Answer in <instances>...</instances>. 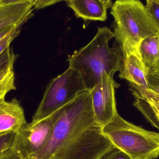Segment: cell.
I'll list each match as a JSON object with an SVG mask.
<instances>
[{
  "instance_id": "1",
  "label": "cell",
  "mask_w": 159,
  "mask_h": 159,
  "mask_svg": "<svg viewBox=\"0 0 159 159\" xmlns=\"http://www.w3.org/2000/svg\"><path fill=\"white\" fill-rule=\"evenodd\" d=\"M113 38L115 34L109 28H99L89 44L68 57L69 67L79 73L88 90L100 81L104 73L114 77L121 71L123 53L120 46L109 47Z\"/></svg>"
},
{
  "instance_id": "2",
  "label": "cell",
  "mask_w": 159,
  "mask_h": 159,
  "mask_svg": "<svg viewBox=\"0 0 159 159\" xmlns=\"http://www.w3.org/2000/svg\"><path fill=\"white\" fill-rule=\"evenodd\" d=\"M114 34L122 51L139 50L141 42L159 32L158 25L140 0H116L111 7Z\"/></svg>"
},
{
  "instance_id": "3",
  "label": "cell",
  "mask_w": 159,
  "mask_h": 159,
  "mask_svg": "<svg viewBox=\"0 0 159 159\" xmlns=\"http://www.w3.org/2000/svg\"><path fill=\"white\" fill-rule=\"evenodd\" d=\"M96 123L89 91L79 94L64 107L44 146L30 159H49L74 134Z\"/></svg>"
},
{
  "instance_id": "4",
  "label": "cell",
  "mask_w": 159,
  "mask_h": 159,
  "mask_svg": "<svg viewBox=\"0 0 159 159\" xmlns=\"http://www.w3.org/2000/svg\"><path fill=\"white\" fill-rule=\"evenodd\" d=\"M102 129L114 147L131 159L159 157V133L147 130L128 122L118 113Z\"/></svg>"
},
{
  "instance_id": "5",
  "label": "cell",
  "mask_w": 159,
  "mask_h": 159,
  "mask_svg": "<svg viewBox=\"0 0 159 159\" xmlns=\"http://www.w3.org/2000/svg\"><path fill=\"white\" fill-rule=\"evenodd\" d=\"M86 90L87 89L79 73L69 67L48 85L32 122L48 116Z\"/></svg>"
},
{
  "instance_id": "6",
  "label": "cell",
  "mask_w": 159,
  "mask_h": 159,
  "mask_svg": "<svg viewBox=\"0 0 159 159\" xmlns=\"http://www.w3.org/2000/svg\"><path fill=\"white\" fill-rule=\"evenodd\" d=\"M97 123L74 134L49 159H99L115 147Z\"/></svg>"
},
{
  "instance_id": "7",
  "label": "cell",
  "mask_w": 159,
  "mask_h": 159,
  "mask_svg": "<svg viewBox=\"0 0 159 159\" xmlns=\"http://www.w3.org/2000/svg\"><path fill=\"white\" fill-rule=\"evenodd\" d=\"M64 107L43 119L28 123L17 132L13 147L21 157L30 158L44 146Z\"/></svg>"
},
{
  "instance_id": "8",
  "label": "cell",
  "mask_w": 159,
  "mask_h": 159,
  "mask_svg": "<svg viewBox=\"0 0 159 159\" xmlns=\"http://www.w3.org/2000/svg\"><path fill=\"white\" fill-rule=\"evenodd\" d=\"M119 86L113 77L104 73L100 81L89 91L95 121L102 127L118 114L115 91Z\"/></svg>"
},
{
  "instance_id": "9",
  "label": "cell",
  "mask_w": 159,
  "mask_h": 159,
  "mask_svg": "<svg viewBox=\"0 0 159 159\" xmlns=\"http://www.w3.org/2000/svg\"><path fill=\"white\" fill-rule=\"evenodd\" d=\"M122 69L119 76L128 80L131 85L141 89H145L149 85L148 75L139 50L135 49L122 51Z\"/></svg>"
},
{
  "instance_id": "10",
  "label": "cell",
  "mask_w": 159,
  "mask_h": 159,
  "mask_svg": "<svg viewBox=\"0 0 159 159\" xmlns=\"http://www.w3.org/2000/svg\"><path fill=\"white\" fill-rule=\"evenodd\" d=\"M27 124L24 110L16 99L10 102L0 99V133L17 132Z\"/></svg>"
},
{
  "instance_id": "11",
  "label": "cell",
  "mask_w": 159,
  "mask_h": 159,
  "mask_svg": "<svg viewBox=\"0 0 159 159\" xmlns=\"http://www.w3.org/2000/svg\"><path fill=\"white\" fill-rule=\"evenodd\" d=\"M33 4L29 2L0 6V30L12 26H22L32 15Z\"/></svg>"
},
{
  "instance_id": "12",
  "label": "cell",
  "mask_w": 159,
  "mask_h": 159,
  "mask_svg": "<svg viewBox=\"0 0 159 159\" xmlns=\"http://www.w3.org/2000/svg\"><path fill=\"white\" fill-rule=\"evenodd\" d=\"M78 18L84 20L105 21L107 8L100 0H71L67 2Z\"/></svg>"
},
{
  "instance_id": "13",
  "label": "cell",
  "mask_w": 159,
  "mask_h": 159,
  "mask_svg": "<svg viewBox=\"0 0 159 159\" xmlns=\"http://www.w3.org/2000/svg\"><path fill=\"white\" fill-rule=\"evenodd\" d=\"M159 32L144 39L139 47L148 77L156 71L159 64Z\"/></svg>"
},
{
  "instance_id": "14",
  "label": "cell",
  "mask_w": 159,
  "mask_h": 159,
  "mask_svg": "<svg viewBox=\"0 0 159 159\" xmlns=\"http://www.w3.org/2000/svg\"><path fill=\"white\" fill-rule=\"evenodd\" d=\"M135 98L134 106L139 110L148 122L159 130V111L151 105L138 92L132 91Z\"/></svg>"
},
{
  "instance_id": "15",
  "label": "cell",
  "mask_w": 159,
  "mask_h": 159,
  "mask_svg": "<svg viewBox=\"0 0 159 159\" xmlns=\"http://www.w3.org/2000/svg\"><path fill=\"white\" fill-rule=\"evenodd\" d=\"M16 90L14 68L8 69L0 73V99H5L11 91Z\"/></svg>"
},
{
  "instance_id": "16",
  "label": "cell",
  "mask_w": 159,
  "mask_h": 159,
  "mask_svg": "<svg viewBox=\"0 0 159 159\" xmlns=\"http://www.w3.org/2000/svg\"><path fill=\"white\" fill-rule=\"evenodd\" d=\"M16 134L15 132L0 133V157L14 146Z\"/></svg>"
},
{
  "instance_id": "17",
  "label": "cell",
  "mask_w": 159,
  "mask_h": 159,
  "mask_svg": "<svg viewBox=\"0 0 159 159\" xmlns=\"http://www.w3.org/2000/svg\"><path fill=\"white\" fill-rule=\"evenodd\" d=\"M131 87L134 88L143 96L151 105L153 106L155 108H157L159 111V96L157 94H154L150 92L147 89H141L135 88L134 86H131Z\"/></svg>"
},
{
  "instance_id": "18",
  "label": "cell",
  "mask_w": 159,
  "mask_h": 159,
  "mask_svg": "<svg viewBox=\"0 0 159 159\" xmlns=\"http://www.w3.org/2000/svg\"><path fill=\"white\" fill-rule=\"evenodd\" d=\"M21 27H17L0 42V55L10 47L12 41L19 34Z\"/></svg>"
},
{
  "instance_id": "19",
  "label": "cell",
  "mask_w": 159,
  "mask_h": 159,
  "mask_svg": "<svg viewBox=\"0 0 159 159\" xmlns=\"http://www.w3.org/2000/svg\"><path fill=\"white\" fill-rule=\"evenodd\" d=\"M146 7L159 27V1L146 0Z\"/></svg>"
},
{
  "instance_id": "20",
  "label": "cell",
  "mask_w": 159,
  "mask_h": 159,
  "mask_svg": "<svg viewBox=\"0 0 159 159\" xmlns=\"http://www.w3.org/2000/svg\"><path fill=\"white\" fill-rule=\"evenodd\" d=\"M99 159H131L121 150L114 147L107 152Z\"/></svg>"
},
{
  "instance_id": "21",
  "label": "cell",
  "mask_w": 159,
  "mask_h": 159,
  "mask_svg": "<svg viewBox=\"0 0 159 159\" xmlns=\"http://www.w3.org/2000/svg\"><path fill=\"white\" fill-rule=\"evenodd\" d=\"M70 1L71 0H37L34 4L33 7L36 9H41L55 4L59 2L66 1L67 2Z\"/></svg>"
},
{
  "instance_id": "22",
  "label": "cell",
  "mask_w": 159,
  "mask_h": 159,
  "mask_svg": "<svg viewBox=\"0 0 159 159\" xmlns=\"http://www.w3.org/2000/svg\"><path fill=\"white\" fill-rule=\"evenodd\" d=\"M0 159H30V158H24L21 157L14 147L7 151Z\"/></svg>"
},
{
  "instance_id": "23",
  "label": "cell",
  "mask_w": 159,
  "mask_h": 159,
  "mask_svg": "<svg viewBox=\"0 0 159 159\" xmlns=\"http://www.w3.org/2000/svg\"><path fill=\"white\" fill-rule=\"evenodd\" d=\"M149 84L151 86L159 85V64L156 71L148 77Z\"/></svg>"
},
{
  "instance_id": "24",
  "label": "cell",
  "mask_w": 159,
  "mask_h": 159,
  "mask_svg": "<svg viewBox=\"0 0 159 159\" xmlns=\"http://www.w3.org/2000/svg\"><path fill=\"white\" fill-rule=\"evenodd\" d=\"M36 1L37 0H1L0 1V6L19 3L25 2L31 3L34 5V4Z\"/></svg>"
},
{
  "instance_id": "25",
  "label": "cell",
  "mask_w": 159,
  "mask_h": 159,
  "mask_svg": "<svg viewBox=\"0 0 159 159\" xmlns=\"http://www.w3.org/2000/svg\"><path fill=\"white\" fill-rule=\"evenodd\" d=\"M17 27H21V26H12V27H7L0 30V42L7 35L11 33Z\"/></svg>"
},
{
  "instance_id": "26",
  "label": "cell",
  "mask_w": 159,
  "mask_h": 159,
  "mask_svg": "<svg viewBox=\"0 0 159 159\" xmlns=\"http://www.w3.org/2000/svg\"><path fill=\"white\" fill-rule=\"evenodd\" d=\"M146 89L147 90L150 92L152 93L159 96V85H157V86H151V85H150L148 88Z\"/></svg>"
},
{
  "instance_id": "27",
  "label": "cell",
  "mask_w": 159,
  "mask_h": 159,
  "mask_svg": "<svg viewBox=\"0 0 159 159\" xmlns=\"http://www.w3.org/2000/svg\"><path fill=\"white\" fill-rule=\"evenodd\" d=\"M100 1H102L103 3L107 9L111 7L113 5L111 0H100Z\"/></svg>"
},
{
  "instance_id": "28",
  "label": "cell",
  "mask_w": 159,
  "mask_h": 159,
  "mask_svg": "<svg viewBox=\"0 0 159 159\" xmlns=\"http://www.w3.org/2000/svg\"></svg>"
},
{
  "instance_id": "29",
  "label": "cell",
  "mask_w": 159,
  "mask_h": 159,
  "mask_svg": "<svg viewBox=\"0 0 159 159\" xmlns=\"http://www.w3.org/2000/svg\"><path fill=\"white\" fill-rule=\"evenodd\" d=\"M119 1H122V0H119Z\"/></svg>"
},
{
  "instance_id": "30",
  "label": "cell",
  "mask_w": 159,
  "mask_h": 159,
  "mask_svg": "<svg viewBox=\"0 0 159 159\" xmlns=\"http://www.w3.org/2000/svg\"><path fill=\"white\" fill-rule=\"evenodd\" d=\"M157 1H159V0H157Z\"/></svg>"
},
{
  "instance_id": "31",
  "label": "cell",
  "mask_w": 159,
  "mask_h": 159,
  "mask_svg": "<svg viewBox=\"0 0 159 159\" xmlns=\"http://www.w3.org/2000/svg\"><path fill=\"white\" fill-rule=\"evenodd\" d=\"M0 1H1V0H0Z\"/></svg>"
}]
</instances>
